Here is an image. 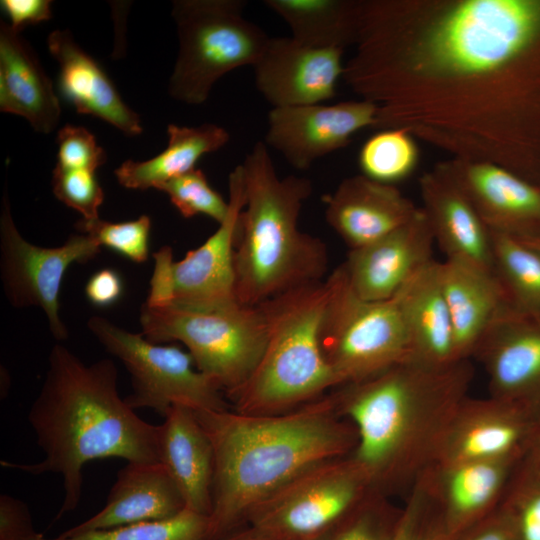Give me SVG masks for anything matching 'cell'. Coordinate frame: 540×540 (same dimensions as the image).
I'll use <instances>...</instances> for the list:
<instances>
[{"label":"cell","mask_w":540,"mask_h":540,"mask_svg":"<svg viewBox=\"0 0 540 540\" xmlns=\"http://www.w3.org/2000/svg\"><path fill=\"white\" fill-rule=\"evenodd\" d=\"M342 78L453 159L540 182V0H358Z\"/></svg>","instance_id":"6da1fadb"},{"label":"cell","mask_w":540,"mask_h":540,"mask_svg":"<svg viewBox=\"0 0 540 540\" xmlns=\"http://www.w3.org/2000/svg\"><path fill=\"white\" fill-rule=\"evenodd\" d=\"M195 413L214 452L208 540L244 526L250 511L288 481L350 455L357 444L356 429L339 413L333 392L280 414L232 408Z\"/></svg>","instance_id":"7a4b0ae2"},{"label":"cell","mask_w":540,"mask_h":540,"mask_svg":"<svg viewBox=\"0 0 540 540\" xmlns=\"http://www.w3.org/2000/svg\"><path fill=\"white\" fill-rule=\"evenodd\" d=\"M27 417L45 458L1 465L33 475L60 474L64 499L56 519L78 506L82 470L90 461L113 457L127 463L160 462L158 425L141 419L120 396L118 370L110 359L86 364L55 344Z\"/></svg>","instance_id":"3957f363"},{"label":"cell","mask_w":540,"mask_h":540,"mask_svg":"<svg viewBox=\"0 0 540 540\" xmlns=\"http://www.w3.org/2000/svg\"><path fill=\"white\" fill-rule=\"evenodd\" d=\"M474 376L470 360L447 366L405 362L333 392L357 432L350 456L372 491L410 489L437 457L447 428Z\"/></svg>","instance_id":"277c9868"},{"label":"cell","mask_w":540,"mask_h":540,"mask_svg":"<svg viewBox=\"0 0 540 540\" xmlns=\"http://www.w3.org/2000/svg\"><path fill=\"white\" fill-rule=\"evenodd\" d=\"M241 165L246 199L234 250L236 300L260 305L325 280V243L298 228L302 207L312 194L311 181L280 177L264 141L253 145Z\"/></svg>","instance_id":"5b68a950"},{"label":"cell","mask_w":540,"mask_h":540,"mask_svg":"<svg viewBox=\"0 0 540 540\" xmlns=\"http://www.w3.org/2000/svg\"><path fill=\"white\" fill-rule=\"evenodd\" d=\"M327 298L323 280L260 304L267 324L266 345L248 380L228 398L234 411L280 414L338 387L320 345Z\"/></svg>","instance_id":"8992f818"},{"label":"cell","mask_w":540,"mask_h":540,"mask_svg":"<svg viewBox=\"0 0 540 540\" xmlns=\"http://www.w3.org/2000/svg\"><path fill=\"white\" fill-rule=\"evenodd\" d=\"M142 335L153 343L180 342L197 369L228 399L256 368L267 340L260 305L234 301L210 310L144 303L139 316Z\"/></svg>","instance_id":"52a82bcc"},{"label":"cell","mask_w":540,"mask_h":540,"mask_svg":"<svg viewBox=\"0 0 540 540\" xmlns=\"http://www.w3.org/2000/svg\"><path fill=\"white\" fill-rule=\"evenodd\" d=\"M244 0H174L179 50L168 91L175 100L204 103L214 84L243 66L253 67L270 37L243 16Z\"/></svg>","instance_id":"ba28073f"},{"label":"cell","mask_w":540,"mask_h":540,"mask_svg":"<svg viewBox=\"0 0 540 540\" xmlns=\"http://www.w3.org/2000/svg\"><path fill=\"white\" fill-rule=\"evenodd\" d=\"M325 282L328 298L320 345L338 387L410 361L409 335L396 295L381 301L361 299L341 266Z\"/></svg>","instance_id":"9c48e42d"},{"label":"cell","mask_w":540,"mask_h":540,"mask_svg":"<svg viewBox=\"0 0 540 540\" xmlns=\"http://www.w3.org/2000/svg\"><path fill=\"white\" fill-rule=\"evenodd\" d=\"M87 327L127 369L132 392L124 399L132 409L149 408L164 417L175 405L194 411L231 408L220 388L197 369L188 351L175 344L153 343L142 333L130 332L101 316H92Z\"/></svg>","instance_id":"30bf717a"},{"label":"cell","mask_w":540,"mask_h":540,"mask_svg":"<svg viewBox=\"0 0 540 540\" xmlns=\"http://www.w3.org/2000/svg\"><path fill=\"white\" fill-rule=\"evenodd\" d=\"M228 214L199 247L175 260L170 246L153 253L154 266L146 304L210 310L236 300L234 250L240 214L245 206L242 165L228 178Z\"/></svg>","instance_id":"8fae6325"},{"label":"cell","mask_w":540,"mask_h":540,"mask_svg":"<svg viewBox=\"0 0 540 540\" xmlns=\"http://www.w3.org/2000/svg\"><path fill=\"white\" fill-rule=\"evenodd\" d=\"M372 492L348 455L303 471L255 506L245 525L281 540H308Z\"/></svg>","instance_id":"7c38bea8"},{"label":"cell","mask_w":540,"mask_h":540,"mask_svg":"<svg viewBox=\"0 0 540 540\" xmlns=\"http://www.w3.org/2000/svg\"><path fill=\"white\" fill-rule=\"evenodd\" d=\"M100 248L85 233L72 234L57 247L30 243L14 222L5 187L0 211V274L5 296L15 308L39 307L57 341L69 335L60 315L63 277L72 264L90 261Z\"/></svg>","instance_id":"4fadbf2b"},{"label":"cell","mask_w":540,"mask_h":540,"mask_svg":"<svg viewBox=\"0 0 540 540\" xmlns=\"http://www.w3.org/2000/svg\"><path fill=\"white\" fill-rule=\"evenodd\" d=\"M539 431L540 414L525 406L490 395L467 396L447 428L434 463L520 462Z\"/></svg>","instance_id":"5bb4252c"},{"label":"cell","mask_w":540,"mask_h":540,"mask_svg":"<svg viewBox=\"0 0 540 540\" xmlns=\"http://www.w3.org/2000/svg\"><path fill=\"white\" fill-rule=\"evenodd\" d=\"M472 357L485 370L490 396L540 414V310L505 305Z\"/></svg>","instance_id":"9a60e30c"},{"label":"cell","mask_w":540,"mask_h":540,"mask_svg":"<svg viewBox=\"0 0 540 540\" xmlns=\"http://www.w3.org/2000/svg\"><path fill=\"white\" fill-rule=\"evenodd\" d=\"M376 106L359 99L326 105L272 108L264 143L290 166L306 170L328 154L346 147L353 135L376 124Z\"/></svg>","instance_id":"2e32d148"},{"label":"cell","mask_w":540,"mask_h":540,"mask_svg":"<svg viewBox=\"0 0 540 540\" xmlns=\"http://www.w3.org/2000/svg\"><path fill=\"white\" fill-rule=\"evenodd\" d=\"M343 54L342 49L313 48L292 37H270L253 66L256 88L272 108L328 101L343 76Z\"/></svg>","instance_id":"e0dca14e"},{"label":"cell","mask_w":540,"mask_h":540,"mask_svg":"<svg viewBox=\"0 0 540 540\" xmlns=\"http://www.w3.org/2000/svg\"><path fill=\"white\" fill-rule=\"evenodd\" d=\"M434 243L430 224L420 207L405 225L370 244L351 249L340 266L358 297L386 300L433 260Z\"/></svg>","instance_id":"ac0fdd59"},{"label":"cell","mask_w":540,"mask_h":540,"mask_svg":"<svg viewBox=\"0 0 540 540\" xmlns=\"http://www.w3.org/2000/svg\"><path fill=\"white\" fill-rule=\"evenodd\" d=\"M419 190L421 208L446 259L493 272L490 230L455 180L447 160L419 178Z\"/></svg>","instance_id":"d6986e66"},{"label":"cell","mask_w":540,"mask_h":540,"mask_svg":"<svg viewBox=\"0 0 540 540\" xmlns=\"http://www.w3.org/2000/svg\"><path fill=\"white\" fill-rule=\"evenodd\" d=\"M455 180L490 231L540 237V187L487 162L447 160Z\"/></svg>","instance_id":"ffe728a7"},{"label":"cell","mask_w":540,"mask_h":540,"mask_svg":"<svg viewBox=\"0 0 540 540\" xmlns=\"http://www.w3.org/2000/svg\"><path fill=\"white\" fill-rule=\"evenodd\" d=\"M325 219L351 249L370 244L408 223L417 207L394 185L359 174L322 197Z\"/></svg>","instance_id":"44dd1931"},{"label":"cell","mask_w":540,"mask_h":540,"mask_svg":"<svg viewBox=\"0 0 540 540\" xmlns=\"http://www.w3.org/2000/svg\"><path fill=\"white\" fill-rule=\"evenodd\" d=\"M519 463L511 460H474L434 463L425 470L441 508L449 540L500 505Z\"/></svg>","instance_id":"7402d4cb"},{"label":"cell","mask_w":540,"mask_h":540,"mask_svg":"<svg viewBox=\"0 0 540 540\" xmlns=\"http://www.w3.org/2000/svg\"><path fill=\"white\" fill-rule=\"evenodd\" d=\"M185 508L178 486L161 462L127 463L117 473L104 507L61 535L168 519Z\"/></svg>","instance_id":"603a6c76"},{"label":"cell","mask_w":540,"mask_h":540,"mask_svg":"<svg viewBox=\"0 0 540 540\" xmlns=\"http://www.w3.org/2000/svg\"><path fill=\"white\" fill-rule=\"evenodd\" d=\"M59 65V88L80 114L97 117L128 136L143 132L139 115L122 99L100 64L84 51L68 29L54 30L47 39Z\"/></svg>","instance_id":"cb8c5ba5"},{"label":"cell","mask_w":540,"mask_h":540,"mask_svg":"<svg viewBox=\"0 0 540 540\" xmlns=\"http://www.w3.org/2000/svg\"><path fill=\"white\" fill-rule=\"evenodd\" d=\"M0 110L25 118L36 132L58 125L61 107L53 84L30 44L0 22Z\"/></svg>","instance_id":"d4e9b609"},{"label":"cell","mask_w":540,"mask_h":540,"mask_svg":"<svg viewBox=\"0 0 540 540\" xmlns=\"http://www.w3.org/2000/svg\"><path fill=\"white\" fill-rule=\"evenodd\" d=\"M160 462L178 486L187 509L209 517L212 507L214 452L193 409L171 407L158 425Z\"/></svg>","instance_id":"484cf974"},{"label":"cell","mask_w":540,"mask_h":540,"mask_svg":"<svg viewBox=\"0 0 540 540\" xmlns=\"http://www.w3.org/2000/svg\"><path fill=\"white\" fill-rule=\"evenodd\" d=\"M438 276L452 321L456 360H470L510 301L495 274L479 267L446 259L438 262Z\"/></svg>","instance_id":"4316f807"},{"label":"cell","mask_w":540,"mask_h":540,"mask_svg":"<svg viewBox=\"0 0 540 540\" xmlns=\"http://www.w3.org/2000/svg\"><path fill=\"white\" fill-rule=\"evenodd\" d=\"M410 341V361L442 367L456 362L449 309L432 260L396 294Z\"/></svg>","instance_id":"83f0119b"},{"label":"cell","mask_w":540,"mask_h":540,"mask_svg":"<svg viewBox=\"0 0 540 540\" xmlns=\"http://www.w3.org/2000/svg\"><path fill=\"white\" fill-rule=\"evenodd\" d=\"M168 145L146 161L126 160L114 171L118 183L133 190L158 189L172 178L193 169L205 154L223 148L230 141L229 132L222 126L204 123L195 127H167Z\"/></svg>","instance_id":"f1b7e54d"},{"label":"cell","mask_w":540,"mask_h":540,"mask_svg":"<svg viewBox=\"0 0 540 540\" xmlns=\"http://www.w3.org/2000/svg\"><path fill=\"white\" fill-rule=\"evenodd\" d=\"M264 5L289 27L297 42L345 50L356 36L358 0H265Z\"/></svg>","instance_id":"f546056e"},{"label":"cell","mask_w":540,"mask_h":540,"mask_svg":"<svg viewBox=\"0 0 540 540\" xmlns=\"http://www.w3.org/2000/svg\"><path fill=\"white\" fill-rule=\"evenodd\" d=\"M490 233L493 272L510 303L520 310H540V250L519 237Z\"/></svg>","instance_id":"4dcf8cb0"},{"label":"cell","mask_w":540,"mask_h":540,"mask_svg":"<svg viewBox=\"0 0 540 540\" xmlns=\"http://www.w3.org/2000/svg\"><path fill=\"white\" fill-rule=\"evenodd\" d=\"M416 139L403 129H383L370 136L358 154L361 174L394 185L409 178L419 163Z\"/></svg>","instance_id":"1f68e13d"},{"label":"cell","mask_w":540,"mask_h":540,"mask_svg":"<svg viewBox=\"0 0 540 540\" xmlns=\"http://www.w3.org/2000/svg\"><path fill=\"white\" fill-rule=\"evenodd\" d=\"M370 492L350 511L308 540H392L401 508Z\"/></svg>","instance_id":"d6a6232c"},{"label":"cell","mask_w":540,"mask_h":540,"mask_svg":"<svg viewBox=\"0 0 540 540\" xmlns=\"http://www.w3.org/2000/svg\"><path fill=\"white\" fill-rule=\"evenodd\" d=\"M209 517L185 508L163 520L146 521L45 540H208Z\"/></svg>","instance_id":"836d02e7"},{"label":"cell","mask_w":540,"mask_h":540,"mask_svg":"<svg viewBox=\"0 0 540 540\" xmlns=\"http://www.w3.org/2000/svg\"><path fill=\"white\" fill-rule=\"evenodd\" d=\"M392 540H449L441 508L425 472L409 489Z\"/></svg>","instance_id":"e575fe53"},{"label":"cell","mask_w":540,"mask_h":540,"mask_svg":"<svg viewBox=\"0 0 540 540\" xmlns=\"http://www.w3.org/2000/svg\"><path fill=\"white\" fill-rule=\"evenodd\" d=\"M157 190L165 192L185 218L205 215L220 224L228 214V201L209 185L201 169L195 168L172 178L160 185Z\"/></svg>","instance_id":"d590c367"},{"label":"cell","mask_w":540,"mask_h":540,"mask_svg":"<svg viewBox=\"0 0 540 540\" xmlns=\"http://www.w3.org/2000/svg\"><path fill=\"white\" fill-rule=\"evenodd\" d=\"M75 226L80 233L94 238L100 246H105L135 263H143L148 258L151 231V219L148 215L118 223L100 218H81Z\"/></svg>","instance_id":"8d00e7d4"},{"label":"cell","mask_w":540,"mask_h":540,"mask_svg":"<svg viewBox=\"0 0 540 540\" xmlns=\"http://www.w3.org/2000/svg\"><path fill=\"white\" fill-rule=\"evenodd\" d=\"M501 504L511 514L520 540H540V479L517 465Z\"/></svg>","instance_id":"74e56055"},{"label":"cell","mask_w":540,"mask_h":540,"mask_svg":"<svg viewBox=\"0 0 540 540\" xmlns=\"http://www.w3.org/2000/svg\"><path fill=\"white\" fill-rule=\"evenodd\" d=\"M51 186L54 196L79 212L83 219L99 218L104 191L94 171L66 168L56 164L52 172Z\"/></svg>","instance_id":"f35d334b"},{"label":"cell","mask_w":540,"mask_h":540,"mask_svg":"<svg viewBox=\"0 0 540 540\" xmlns=\"http://www.w3.org/2000/svg\"><path fill=\"white\" fill-rule=\"evenodd\" d=\"M57 164L66 168L96 171L107 160L95 136L82 126L67 124L57 133Z\"/></svg>","instance_id":"ab89813d"},{"label":"cell","mask_w":540,"mask_h":540,"mask_svg":"<svg viewBox=\"0 0 540 540\" xmlns=\"http://www.w3.org/2000/svg\"><path fill=\"white\" fill-rule=\"evenodd\" d=\"M34 528L29 508L23 501L0 496V540H45Z\"/></svg>","instance_id":"60d3db41"},{"label":"cell","mask_w":540,"mask_h":540,"mask_svg":"<svg viewBox=\"0 0 540 540\" xmlns=\"http://www.w3.org/2000/svg\"><path fill=\"white\" fill-rule=\"evenodd\" d=\"M453 540H520L515 522L500 505L489 515L466 529Z\"/></svg>","instance_id":"b9f144b4"},{"label":"cell","mask_w":540,"mask_h":540,"mask_svg":"<svg viewBox=\"0 0 540 540\" xmlns=\"http://www.w3.org/2000/svg\"><path fill=\"white\" fill-rule=\"evenodd\" d=\"M123 289V280L118 271L112 268H103L90 276L84 291L91 304L106 308L120 300Z\"/></svg>","instance_id":"7bdbcfd3"},{"label":"cell","mask_w":540,"mask_h":540,"mask_svg":"<svg viewBox=\"0 0 540 540\" xmlns=\"http://www.w3.org/2000/svg\"><path fill=\"white\" fill-rule=\"evenodd\" d=\"M50 0H1L0 6L10 20V26L20 32L28 25L47 21L52 17Z\"/></svg>","instance_id":"ee69618b"},{"label":"cell","mask_w":540,"mask_h":540,"mask_svg":"<svg viewBox=\"0 0 540 540\" xmlns=\"http://www.w3.org/2000/svg\"><path fill=\"white\" fill-rule=\"evenodd\" d=\"M518 467L530 475L540 479V431L531 447L518 464Z\"/></svg>","instance_id":"f6af8a7d"},{"label":"cell","mask_w":540,"mask_h":540,"mask_svg":"<svg viewBox=\"0 0 540 540\" xmlns=\"http://www.w3.org/2000/svg\"><path fill=\"white\" fill-rule=\"evenodd\" d=\"M220 540H281L249 525L241 526Z\"/></svg>","instance_id":"bcb514c9"},{"label":"cell","mask_w":540,"mask_h":540,"mask_svg":"<svg viewBox=\"0 0 540 540\" xmlns=\"http://www.w3.org/2000/svg\"><path fill=\"white\" fill-rule=\"evenodd\" d=\"M523 241L528 243L529 245L537 248L540 250V237H529V238H521Z\"/></svg>","instance_id":"7dc6e473"},{"label":"cell","mask_w":540,"mask_h":540,"mask_svg":"<svg viewBox=\"0 0 540 540\" xmlns=\"http://www.w3.org/2000/svg\"><path fill=\"white\" fill-rule=\"evenodd\" d=\"M538 185H539V187H540V182H539V184H538Z\"/></svg>","instance_id":"c3c4849f"}]
</instances>
